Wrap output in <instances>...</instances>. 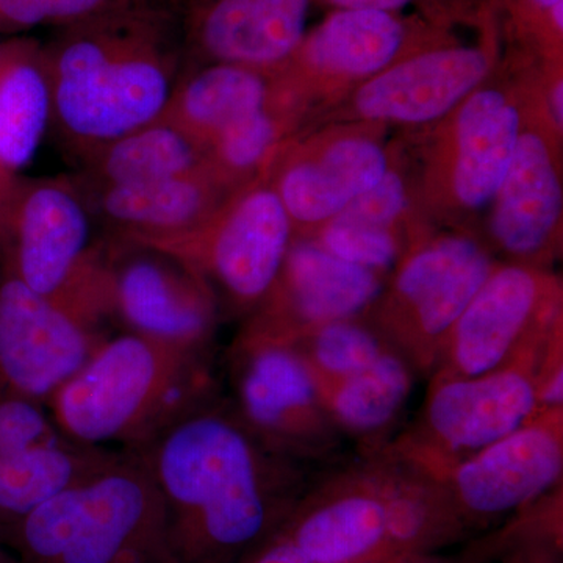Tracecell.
I'll return each mask as SVG.
<instances>
[{
    "mask_svg": "<svg viewBox=\"0 0 563 563\" xmlns=\"http://www.w3.org/2000/svg\"><path fill=\"white\" fill-rule=\"evenodd\" d=\"M166 512L172 563H240L301 498L295 463L266 450L210 398L141 450Z\"/></svg>",
    "mask_w": 563,
    "mask_h": 563,
    "instance_id": "cell-1",
    "label": "cell"
},
{
    "mask_svg": "<svg viewBox=\"0 0 563 563\" xmlns=\"http://www.w3.org/2000/svg\"><path fill=\"white\" fill-rule=\"evenodd\" d=\"M179 0L57 31L52 121L77 158L162 118L181 70Z\"/></svg>",
    "mask_w": 563,
    "mask_h": 563,
    "instance_id": "cell-2",
    "label": "cell"
},
{
    "mask_svg": "<svg viewBox=\"0 0 563 563\" xmlns=\"http://www.w3.org/2000/svg\"><path fill=\"white\" fill-rule=\"evenodd\" d=\"M210 390L209 354L125 332L103 339L52 396L51 418L68 442L141 451Z\"/></svg>",
    "mask_w": 563,
    "mask_h": 563,
    "instance_id": "cell-3",
    "label": "cell"
},
{
    "mask_svg": "<svg viewBox=\"0 0 563 563\" xmlns=\"http://www.w3.org/2000/svg\"><path fill=\"white\" fill-rule=\"evenodd\" d=\"M73 179H21L11 211L5 265L33 291L88 328L109 320L103 239Z\"/></svg>",
    "mask_w": 563,
    "mask_h": 563,
    "instance_id": "cell-4",
    "label": "cell"
},
{
    "mask_svg": "<svg viewBox=\"0 0 563 563\" xmlns=\"http://www.w3.org/2000/svg\"><path fill=\"white\" fill-rule=\"evenodd\" d=\"M537 365L525 363L484 376L432 377L412 424L377 451L432 479H446L461 463L543 412L537 398Z\"/></svg>",
    "mask_w": 563,
    "mask_h": 563,
    "instance_id": "cell-5",
    "label": "cell"
},
{
    "mask_svg": "<svg viewBox=\"0 0 563 563\" xmlns=\"http://www.w3.org/2000/svg\"><path fill=\"white\" fill-rule=\"evenodd\" d=\"M233 413L258 443L292 463L335 453L342 433L291 342L247 324L229 352Z\"/></svg>",
    "mask_w": 563,
    "mask_h": 563,
    "instance_id": "cell-6",
    "label": "cell"
},
{
    "mask_svg": "<svg viewBox=\"0 0 563 563\" xmlns=\"http://www.w3.org/2000/svg\"><path fill=\"white\" fill-rule=\"evenodd\" d=\"M562 332L554 285L523 265L493 268L448 336L432 377H473L539 363Z\"/></svg>",
    "mask_w": 563,
    "mask_h": 563,
    "instance_id": "cell-7",
    "label": "cell"
},
{
    "mask_svg": "<svg viewBox=\"0 0 563 563\" xmlns=\"http://www.w3.org/2000/svg\"><path fill=\"white\" fill-rule=\"evenodd\" d=\"M103 263L110 317L128 332L210 355L217 306L187 263L154 244L110 233Z\"/></svg>",
    "mask_w": 563,
    "mask_h": 563,
    "instance_id": "cell-8",
    "label": "cell"
},
{
    "mask_svg": "<svg viewBox=\"0 0 563 563\" xmlns=\"http://www.w3.org/2000/svg\"><path fill=\"white\" fill-rule=\"evenodd\" d=\"M291 220L277 192L257 187L218 209L195 231L150 243L172 252L236 309L265 301L290 247ZM214 299V298H213Z\"/></svg>",
    "mask_w": 563,
    "mask_h": 563,
    "instance_id": "cell-9",
    "label": "cell"
},
{
    "mask_svg": "<svg viewBox=\"0 0 563 563\" xmlns=\"http://www.w3.org/2000/svg\"><path fill=\"white\" fill-rule=\"evenodd\" d=\"M493 268L487 252L465 236L421 247L396 274L377 328L415 372L432 374L455 322Z\"/></svg>",
    "mask_w": 563,
    "mask_h": 563,
    "instance_id": "cell-10",
    "label": "cell"
},
{
    "mask_svg": "<svg viewBox=\"0 0 563 563\" xmlns=\"http://www.w3.org/2000/svg\"><path fill=\"white\" fill-rule=\"evenodd\" d=\"M563 409L547 410L443 481L470 531L520 514L562 487Z\"/></svg>",
    "mask_w": 563,
    "mask_h": 563,
    "instance_id": "cell-11",
    "label": "cell"
},
{
    "mask_svg": "<svg viewBox=\"0 0 563 563\" xmlns=\"http://www.w3.org/2000/svg\"><path fill=\"white\" fill-rule=\"evenodd\" d=\"M55 563H172L165 506L141 459H113L85 481L68 547Z\"/></svg>",
    "mask_w": 563,
    "mask_h": 563,
    "instance_id": "cell-12",
    "label": "cell"
},
{
    "mask_svg": "<svg viewBox=\"0 0 563 563\" xmlns=\"http://www.w3.org/2000/svg\"><path fill=\"white\" fill-rule=\"evenodd\" d=\"M102 340L99 331L33 291L5 265L0 279V379L11 395L49 401Z\"/></svg>",
    "mask_w": 563,
    "mask_h": 563,
    "instance_id": "cell-13",
    "label": "cell"
},
{
    "mask_svg": "<svg viewBox=\"0 0 563 563\" xmlns=\"http://www.w3.org/2000/svg\"><path fill=\"white\" fill-rule=\"evenodd\" d=\"M309 563H391L387 509L368 462L306 493L277 529Z\"/></svg>",
    "mask_w": 563,
    "mask_h": 563,
    "instance_id": "cell-14",
    "label": "cell"
},
{
    "mask_svg": "<svg viewBox=\"0 0 563 563\" xmlns=\"http://www.w3.org/2000/svg\"><path fill=\"white\" fill-rule=\"evenodd\" d=\"M379 291L372 269L299 243L288 247L279 277L250 324L292 342L325 322L358 317Z\"/></svg>",
    "mask_w": 563,
    "mask_h": 563,
    "instance_id": "cell-15",
    "label": "cell"
},
{
    "mask_svg": "<svg viewBox=\"0 0 563 563\" xmlns=\"http://www.w3.org/2000/svg\"><path fill=\"white\" fill-rule=\"evenodd\" d=\"M309 0H179L184 47L211 62L269 68L290 57Z\"/></svg>",
    "mask_w": 563,
    "mask_h": 563,
    "instance_id": "cell-16",
    "label": "cell"
},
{
    "mask_svg": "<svg viewBox=\"0 0 563 563\" xmlns=\"http://www.w3.org/2000/svg\"><path fill=\"white\" fill-rule=\"evenodd\" d=\"M221 180L210 169L128 187L79 190L110 235L144 243L177 239L209 220Z\"/></svg>",
    "mask_w": 563,
    "mask_h": 563,
    "instance_id": "cell-17",
    "label": "cell"
},
{
    "mask_svg": "<svg viewBox=\"0 0 563 563\" xmlns=\"http://www.w3.org/2000/svg\"><path fill=\"white\" fill-rule=\"evenodd\" d=\"M487 70L488 60L481 51L462 47L428 52L363 85L355 106L369 120H437L470 95Z\"/></svg>",
    "mask_w": 563,
    "mask_h": 563,
    "instance_id": "cell-18",
    "label": "cell"
},
{
    "mask_svg": "<svg viewBox=\"0 0 563 563\" xmlns=\"http://www.w3.org/2000/svg\"><path fill=\"white\" fill-rule=\"evenodd\" d=\"M496 198V243L518 258L543 252L561 217L562 188L550 150L536 133L520 136Z\"/></svg>",
    "mask_w": 563,
    "mask_h": 563,
    "instance_id": "cell-19",
    "label": "cell"
},
{
    "mask_svg": "<svg viewBox=\"0 0 563 563\" xmlns=\"http://www.w3.org/2000/svg\"><path fill=\"white\" fill-rule=\"evenodd\" d=\"M387 509L393 558L432 554L468 536L443 481L415 472L383 451L366 454Z\"/></svg>",
    "mask_w": 563,
    "mask_h": 563,
    "instance_id": "cell-20",
    "label": "cell"
},
{
    "mask_svg": "<svg viewBox=\"0 0 563 563\" xmlns=\"http://www.w3.org/2000/svg\"><path fill=\"white\" fill-rule=\"evenodd\" d=\"M384 151L373 141L344 139L320 158L292 162L282 172L277 192L291 221L332 220L387 174Z\"/></svg>",
    "mask_w": 563,
    "mask_h": 563,
    "instance_id": "cell-21",
    "label": "cell"
},
{
    "mask_svg": "<svg viewBox=\"0 0 563 563\" xmlns=\"http://www.w3.org/2000/svg\"><path fill=\"white\" fill-rule=\"evenodd\" d=\"M81 190L128 187L209 169L206 147L158 118L80 158Z\"/></svg>",
    "mask_w": 563,
    "mask_h": 563,
    "instance_id": "cell-22",
    "label": "cell"
},
{
    "mask_svg": "<svg viewBox=\"0 0 563 563\" xmlns=\"http://www.w3.org/2000/svg\"><path fill=\"white\" fill-rule=\"evenodd\" d=\"M520 136V114L501 92L477 91L463 103L454 169V191L463 206L479 209L495 198Z\"/></svg>",
    "mask_w": 563,
    "mask_h": 563,
    "instance_id": "cell-23",
    "label": "cell"
},
{
    "mask_svg": "<svg viewBox=\"0 0 563 563\" xmlns=\"http://www.w3.org/2000/svg\"><path fill=\"white\" fill-rule=\"evenodd\" d=\"M52 121L44 44L33 38L0 43V161L13 176L32 162Z\"/></svg>",
    "mask_w": 563,
    "mask_h": 563,
    "instance_id": "cell-24",
    "label": "cell"
},
{
    "mask_svg": "<svg viewBox=\"0 0 563 563\" xmlns=\"http://www.w3.org/2000/svg\"><path fill=\"white\" fill-rule=\"evenodd\" d=\"M272 103L261 68L213 62L179 77L162 118L203 147L233 122Z\"/></svg>",
    "mask_w": 563,
    "mask_h": 563,
    "instance_id": "cell-25",
    "label": "cell"
},
{
    "mask_svg": "<svg viewBox=\"0 0 563 563\" xmlns=\"http://www.w3.org/2000/svg\"><path fill=\"white\" fill-rule=\"evenodd\" d=\"M415 368L395 347L362 373L321 388V399L342 435L358 440L365 453L379 450L412 393Z\"/></svg>",
    "mask_w": 563,
    "mask_h": 563,
    "instance_id": "cell-26",
    "label": "cell"
},
{
    "mask_svg": "<svg viewBox=\"0 0 563 563\" xmlns=\"http://www.w3.org/2000/svg\"><path fill=\"white\" fill-rule=\"evenodd\" d=\"M66 439L0 457V517L20 521L66 488L85 483L113 461Z\"/></svg>",
    "mask_w": 563,
    "mask_h": 563,
    "instance_id": "cell-27",
    "label": "cell"
},
{
    "mask_svg": "<svg viewBox=\"0 0 563 563\" xmlns=\"http://www.w3.org/2000/svg\"><path fill=\"white\" fill-rule=\"evenodd\" d=\"M402 40L401 24L387 11L344 9L318 29L306 54L329 73L369 76L395 58Z\"/></svg>",
    "mask_w": 563,
    "mask_h": 563,
    "instance_id": "cell-28",
    "label": "cell"
},
{
    "mask_svg": "<svg viewBox=\"0 0 563 563\" xmlns=\"http://www.w3.org/2000/svg\"><path fill=\"white\" fill-rule=\"evenodd\" d=\"M291 343L318 390L362 373L393 347L379 328L357 317L325 322Z\"/></svg>",
    "mask_w": 563,
    "mask_h": 563,
    "instance_id": "cell-29",
    "label": "cell"
},
{
    "mask_svg": "<svg viewBox=\"0 0 563 563\" xmlns=\"http://www.w3.org/2000/svg\"><path fill=\"white\" fill-rule=\"evenodd\" d=\"M176 0H0V33L74 27L113 14L168 5Z\"/></svg>",
    "mask_w": 563,
    "mask_h": 563,
    "instance_id": "cell-30",
    "label": "cell"
},
{
    "mask_svg": "<svg viewBox=\"0 0 563 563\" xmlns=\"http://www.w3.org/2000/svg\"><path fill=\"white\" fill-rule=\"evenodd\" d=\"M279 131L272 103L233 122L206 146L207 165L211 174L222 180L257 168L268 157Z\"/></svg>",
    "mask_w": 563,
    "mask_h": 563,
    "instance_id": "cell-31",
    "label": "cell"
},
{
    "mask_svg": "<svg viewBox=\"0 0 563 563\" xmlns=\"http://www.w3.org/2000/svg\"><path fill=\"white\" fill-rule=\"evenodd\" d=\"M322 247L342 261L376 273L398 258V242L391 229L376 228L339 213L322 232Z\"/></svg>",
    "mask_w": 563,
    "mask_h": 563,
    "instance_id": "cell-32",
    "label": "cell"
},
{
    "mask_svg": "<svg viewBox=\"0 0 563 563\" xmlns=\"http://www.w3.org/2000/svg\"><path fill=\"white\" fill-rule=\"evenodd\" d=\"M57 437L52 418L40 402L11 395L0 401V457L29 450Z\"/></svg>",
    "mask_w": 563,
    "mask_h": 563,
    "instance_id": "cell-33",
    "label": "cell"
},
{
    "mask_svg": "<svg viewBox=\"0 0 563 563\" xmlns=\"http://www.w3.org/2000/svg\"><path fill=\"white\" fill-rule=\"evenodd\" d=\"M406 188L398 174L387 172L379 184L355 198L340 213L344 217L390 229L406 209Z\"/></svg>",
    "mask_w": 563,
    "mask_h": 563,
    "instance_id": "cell-34",
    "label": "cell"
},
{
    "mask_svg": "<svg viewBox=\"0 0 563 563\" xmlns=\"http://www.w3.org/2000/svg\"><path fill=\"white\" fill-rule=\"evenodd\" d=\"M537 398L540 409H563V347L562 332L553 336L544 350L536 373Z\"/></svg>",
    "mask_w": 563,
    "mask_h": 563,
    "instance_id": "cell-35",
    "label": "cell"
},
{
    "mask_svg": "<svg viewBox=\"0 0 563 563\" xmlns=\"http://www.w3.org/2000/svg\"><path fill=\"white\" fill-rule=\"evenodd\" d=\"M499 533L501 532L485 537L484 540L473 543L468 550L459 555H439L437 553L410 555V558L395 563H490L496 558H501L504 553L503 536Z\"/></svg>",
    "mask_w": 563,
    "mask_h": 563,
    "instance_id": "cell-36",
    "label": "cell"
},
{
    "mask_svg": "<svg viewBox=\"0 0 563 563\" xmlns=\"http://www.w3.org/2000/svg\"><path fill=\"white\" fill-rule=\"evenodd\" d=\"M21 177L13 176L0 161V252L5 255L9 247L11 211L20 188Z\"/></svg>",
    "mask_w": 563,
    "mask_h": 563,
    "instance_id": "cell-37",
    "label": "cell"
},
{
    "mask_svg": "<svg viewBox=\"0 0 563 563\" xmlns=\"http://www.w3.org/2000/svg\"><path fill=\"white\" fill-rule=\"evenodd\" d=\"M343 9H366V10H395L406 5L410 0H332Z\"/></svg>",
    "mask_w": 563,
    "mask_h": 563,
    "instance_id": "cell-38",
    "label": "cell"
},
{
    "mask_svg": "<svg viewBox=\"0 0 563 563\" xmlns=\"http://www.w3.org/2000/svg\"><path fill=\"white\" fill-rule=\"evenodd\" d=\"M551 107H553L554 120L559 125L563 121V87L562 81H559L554 87L553 98H551Z\"/></svg>",
    "mask_w": 563,
    "mask_h": 563,
    "instance_id": "cell-39",
    "label": "cell"
},
{
    "mask_svg": "<svg viewBox=\"0 0 563 563\" xmlns=\"http://www.w3.org/2000/svg\"><path fill=\"white\" fill-rule=\"evenodd\" d=\"M503 563H520V555H518L517 548H515V544L509 548V550L506 551L501 555Z\"/></svg>",
    "mask_w": 563,
    "mask_h": 563,
    "instance_id": "cell-40",
    "label": "cell"
},
{
    "mask_svg": "<svg viewBox=\"0 0 563 563\" xmlns=\"http://www.w3.org/2000/svg\"><path fill=\"white\" fill-rule=\"evenodd\" d=\"M553 20L555 22V25H558L559 29L563 27V3H559V5H555L553 10Z\"/></svg>",
    "mask_w": 563,
    "mask_h": 563,
    "instance_id": "cell-41",
    "label": "cell"
},
{
    "mask_svg": "<svg viewBox=\"0 0 563 563\" xmlns=\"http://www.w3.org/2000/svg\"><path fill=\"white\" fill-rule=\"evenodd\" d=\"M537 5L542 7V9H551L553 10L555 5L559 3H563V0H533Z\"/></svg>",
    "mask_w": 563,
    "mask_h": 563,
    "instance_id": "cell-42",
    "label": "cell"
}]
</instances>
